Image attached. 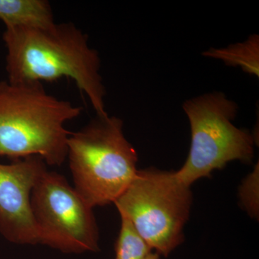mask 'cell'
I'll return each instance as SVG.
<instances>
[{"mask_svg": "<svg viewBox=\"0 0 259 259\" xmlns=\"http://www.w3.org/2000/svg\"><path fill=\"white\" fill-rule=\"evenodd\" d=\"M3 39L8 81L42 83L69 78L88 97L96 115H108L100 54L74 24L56 23L47 29L6 28Z\"/></svg>", "mask_w": 259, "mask_h": 259, "instance_id": "6da1fadb", "label": "cell"}, {"mask_svg": "<svg viewBox=\"0 0 259 259\" xmlns=\"http://www.w3.org/2000/svg\"><path fill=\"white\" fill-rule=\"evenodd\" d=\"M82 111L48 93L41 82L0 81V157L38 156L47 166H61L71 134L65 124Z\"/></svg>", "mask_w": 259, "mask_h": 259, "instance_id": "7a4b0ae2", "label": "cell"}, {"mask_svg": "<svg viewBox=\"0 0 259 259\" xmlns=\"http://www.w3.org/2000/svg\"><path fill=\"white\" fill-rule=\"evenodd\" d=\"M67 158L74 188L93 208L115 203L138 171L137 152L115 116L96 115L71 133Z\"/></svg>", "mask_w": 259, "mask_h": 259, "instance_id": "3957f363", "label": "cell"}, {"mask_svg": "<svg viewBox=\"0 0 259 259\" xmlns=\"http://www.w3.org/2000/svg\"><path fill=\"white\" fill-rule=\"evenodd\" d=\"M192 194L176 171L156 168L138 170L125 192L115 202L151 250L168 256L184 241Z\"/></svg>", "mask_w": 259, "mask_h": 259, "instance_id": "277c9868", "label": "cell"}, {"mask_svg": "<svg viewBox=\"0 0 259 259\" xmlns=\"http://www.w3.org/2000/svg\"><path fill=\"white\" fill-rule=\"evenodd\" d=\"M183 110L190 120L191 146L187 161L176 174L185 185L190 187L210 177L228 162L251 163L254 137L232 122L238 111L236 102L215 92L187 100Z\"/></svg>", "mask_w": 259, "mask_h": 259, "instance_id": "5b68a950", "label": "cell"}, {"mask_svg": "<svg viewBox=\"0 0 259 259\" xmlns=\"http://www.w3.org/2000/svg\"><path fill=\"white\" fill-rule=\"evenodd\" d=\"M30 203L39 243L66 253L100 250L94 208L63 175L47 170L34 187Z\"/></svg>", "mask_w": 259, "mask_h": 259, "instance_id": "8992f818", "label": "cell"}, {"mask_svg": "<svg viewBox=\"0 0 259 259\" xmlns=\"http://www.w3.org/2000/svg\"><path fill=\"white\" fill-rule=\"evenodd\" d=\"M47 170V163L38 156L0 163V234L8 241L38 244L30 199L34 187Z\"/></svg>", "mask_w": 259, "mask_h": 259, "instance_id": "52a82bcc", "label": "cell"}, {"mask_svg": "<svg viewBox=\"0 0 259 259\" xmlns=\"http://www.w3.org/2000/svg\"><path fill=\"white\" fill-rule=\"evenodd\" d=\"M0 20L5 28L47 29L56 23L46 0H0Z\"/></svg>", "mask_w": 259, "mask_h": 259, "instance_id": "ba28073f", "label": "cell"}, {"mask_svg": "<svg viewBox=\"0 0 259 259\" xmlns=\"http://www.w3.org/2000/svg\"><path fill=\"white\" fill-rule=\"evenodd\" d=\"M205 57L222 60L228 66L241 67L245 73L259 76V36L250 35L245 42L231 44L223 49H210Z\"/></svg>", "mask_w": 259, "mask_h": 259, "instance_id": "9c48e42d", "label": "cell"}, {"mask_svg": "<svg viewBox=\"0 0 259 259\" xmlns=\"http://www.w3.org/2000/svg\"><path fill=\"white\" fill-rule=\"evenodd\" d=\"M120 233L115 245V259H145L151 248L125 216L120 215Z\"/></svg>", "mask_w": 259, "mask_h": 259, "instance_id": "30bf717a", "label": "cell"}, {"mask_svg": "<svg viewBox=\"0 0 259 259\" xmlns=\"http://www.w3.org/2000/svg\"><path fill=\"white\" fill-rule=\"evenodd\" d=\"M145 259H159V255L158 253H155V252H153V253L151 252Z\"/></svg>", "mask_w": 259, "mask_h": 259, "instance_id": "8fae6325", "label": "cell"}]
</instances>
